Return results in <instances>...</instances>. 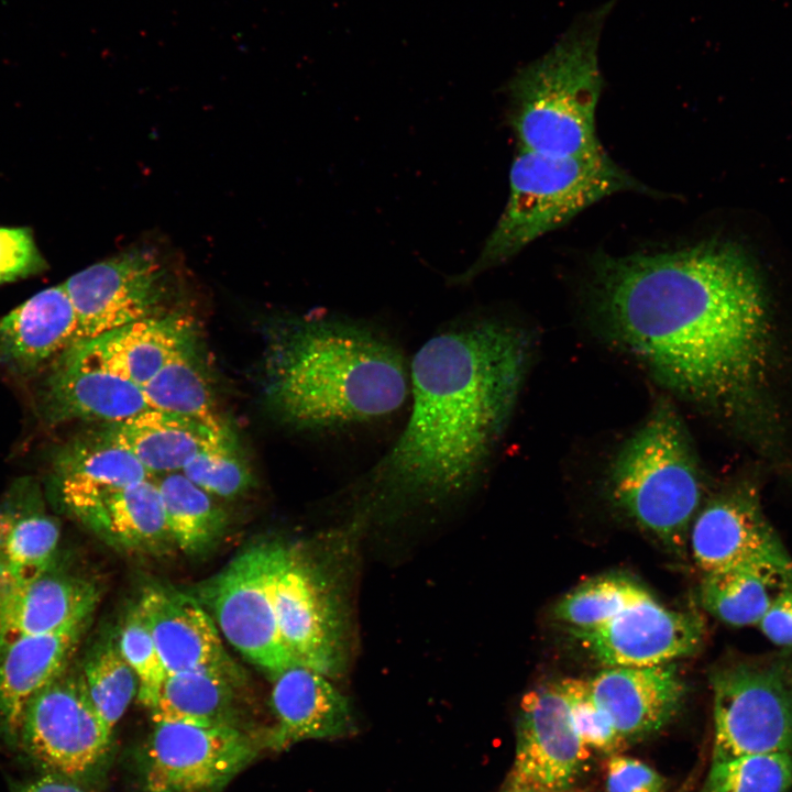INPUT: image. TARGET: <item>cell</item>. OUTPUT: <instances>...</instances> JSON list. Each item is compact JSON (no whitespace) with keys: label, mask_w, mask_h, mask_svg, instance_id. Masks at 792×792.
Segmentation results:
<instances>
[{"label":"cell","mask_w":792,"mask_h":792,"mask_svg":"<svg viewBox=\"0 0 792 792\" xmlns=\"http://www.w3.org/2000/svg\"><path fill=\"white\" fill-rule=\"evenodd\" d=\"M78 519L122 551L158 556L176 547L152 477L116 491Z\"/></svg>","instance_id":"cell-25"},{"label":"cell","mask_w":792,"mask_h":792,"mask_svg":"<svg viewBox=\"0 0 792 792\" xmlns=\"http://www.w3.org/2000/svg\"><path fill=\"white\" fill-rule=\"evenodd\" d=\"M559 685L583 744L601 754H618L627 741L594 701L587 681L568 678L559 681Z\"/></svg>","instance_id":"cell-37"},{"label":"cell","mask_w":792,"mask_h":792,"mask_svg":"<svg viewBox=\"0 0 792 792\" xmlns=\"http://www.w3.org/2000/svg\"><path fill=\"white\" fill-rule=\"evenodd\" d=\"M14 792H87L73 779L56 773L45 774L16 785Z\"/></svg>","instance_id":"cell-41"},{"label":"cell","mask_w":792,"mask_h":792,"mask_svg":"<svg viewBox=\"0 0 792 792\" xmlns=\"http://www.w3.org/2000/svg\"><path fill=\"white\" fill-rule=\"evenodd\" d=\"M696 565L711 573L755 566L780 576L792 587V559L748 490H734L708 502L689 534Z\"/></svg>","instance_id":"cell-13"},{"label":"cell","mask_w":792,"mask_h":792,"mask_svg":"<svg viewBox=\"0 0 792 792\" xmlns=\"http://www.w3.org/2000/svg\"><path fill=\"white\" fill-rule=\"evenodd\" d=\"M161 475L155 483L176 547L189 556L208 553L224 534L227 514L182 472Z\"/></svg>","instance_id":"cell-29"},{"label":"cell","mask_w":792,"mask_h":792,"mask_svg":"<svg viewBox=\"0 0 792 792\" xmlns=\"http://www.w3.org/2000/svg\"><path fill=\"white\" fill-rule=\"evenodd\" d=\"M613 504L674 551L701 508L703 477L675 408L660 400L620 446L606 474Z\"/></svg>","instance_id":"cell-6"},{"label":"cell","mask_w":792,"mask_h":792,"mask_svg":"<svg viewBox=\"0 0 792 792\" xmlns=\"http://www.w3.org/2000/svg\"><path fill=\"white\" fill-rule=\"evenodd\" d=\"M758 625L773 644L792 647V588H782L773 597Z\"/></svg>","instance_id":"cell-40"},{"label":"cell","mask_w":792,"mask_h":792,"mask_svg":"<svg viewBox=\"0 0 792 792\" xmlns=\"http://www.w3.org/2000/svg\"><path fill=\"white\" fill-rule=\"evenodd\" d=\"M517 326L470 317L430 337L409 363L410 411L400 435L364 476L371 507L433 505L482 476L528 370Z\"/></svg>","instance_id":"cell-2"},{"label":"cell","mask_w":792,"mask_h":792,"mask_svg":"<svg viewBox=\"0 0 792 792\" xmlns=\"http://www.w3.org/2000/svg\"><path fill=\"white\" fill-rule=\"evenodd\" d=\"M61 531L34 494L0 504V578L33 576L56 568Z\"/></svg>","instance_id":"cell-28"},{"label":"cell","mask_w":792,"mask_h":792,"mask_svg":"<svg viewBox=\"0 0 792 792\" xmlns=\"http://www.w3.org/2000/svg\"><path fill=\"white\" fill-rule=\"evenodd\" d=\"M777 586L790 587L770 571L734 566L704 573L700 598L703 607L725 624L737 627L758 625L776 596L771 591Z\"/></svg>","instance_id":"cell-31"},{"label":"cell","mask_w":792,"mask_h":792,"mask_svg":"<svg viewBox=\"0 0 792 792\" xmlns=\"http://www.w3.org/2000/svg\"><path fill=\"white\" fill-rule=\"evenodd\" d=\"M632 190L650 193L606 152L561 157L518 148L510 167L504 211L476 260L452 276L450 284H469L593 204Z\"/></svg>","instance_id":"cell-5"},{"label":"cell","mask_w":792,"mask_h":792,"mask_svg":"<svg viewBox=\"0 0 792 792\" xmlns=\"http://www.w3.org/2000/svg\"><path fill=\"white\" fill-rule=\"evenodd\" d=\"M142 389L151 408L223 427L190 333Z\"/></svg>","instance_id":"cell-30"},{"label":"cell","mask_w":792,"mask_h":792,"mask_svg":"<svg viewBox=\"0 0 792 792\" xmlns=\"http://www.w3.org/2000/svg\"><path fill=\"white\" fill-rule=\"evenodd\" d=\"M570 632L604 667H648L694 653L704 623L697 614L669 609L651 597L598 627Z\"/></svg>","instance_id":"cell-15"},{"label":"cell","mask_w":792,"mask_h":792,"mask_svg":"<svg viewBox=\"0 0 792 792\" xmlns=\"http://www.w3.org/2000/svg\"><path fill=\"white\" fill-rule=\"evenodd\" d=\"M596 704L627 743L662 729L679 712L685 685L675 666L605 667L587 681Z\"/></svg>","instance_id":"cell-17"},{"label":"cell","mask_w":792,"mask_h":792,"mask_svg":"<svg viewBox=\"0 0 792 792\" xmlns=\"http://www.w3.org/2000/svg\"><path fill=\"white\" fill-rule=\"evenodd\" d=\"M288 326L273 348L266 388L283 422L312 431L360 426L408 399L409 363L378 329L329 315Z\"/></svg>","instance_id":"cell-3"},{"label":"cell","mask_w":792,"mask_h":792,"mask_svg":"<svg viewBox=\"0 0 792 792\" xmlns=\"http://www.w3.org/2000/svg\"><path fill=\"white\" fill-rule=\"evenodd\" d=\"M136 604L167 673L232 663L213 619L194 595L148 585Z\"/></svg>","instance_id":"cell-20"},{"label":"cell","mask_w":792,"mask_h":792,"mask_svg":"<svg viewBox=\"0 0 792 792\" xmlns=\"http://www.w3.org/2000/svg\"><path fill=\"white\" fill-rule=\"evenodd\" d=\"M271 705L276 724L267 746L282 750L310 739H338L356 727L349 698L326 674L295 663L273 676Z\"/></svg>","instance_id":"cell-19"},{"label":"cell","mask_w":792,"mask_h":792,"mask_svg":"<svg viewBox=\"0 0 792 792\" xmlns=\"http://www.w3.org/2000/svg\"><path fill=\"white\" fill-rule=\"evenodd\" d=\"M96 585L56 568L26 578H0V653L13 641L87 623Z\"/></svg>","instance_id":"cell-18"},{"label":"cell","mask_w":792,"mask_h":792,"mask_svg":"<svg viewBox=\"0 0 792 792\" xmlns=\"http://www.w3.org/2000/svg\"><path fill=\"white\" fill-rule=\"evenodd\" d=\"M606 792H666L667 781L656 769L636 758L609 756Z\"/></svg>","instance_id":"cell-39"},{"label":"cell","mask_w":792,"mask_h":792,"mask_svg":"<svg viewBox=\"0 0 792 792\" xmlns=\"http://www.w3.org/2000/svg\"><path fill=\"white\" fill-rule=\"evenodd\" d=\"M52 366L43 404L53 421L118 424L151 408L143 389L107 367L85 341L72 345Z\"/></svg>","instance_id":"cell-16"},{"label":"cell","mask_w":792,"mask_h":792,"mask_svg":"<svg viewBox=\"0 0 792 792\" xmlns=\"http://www.w3.org/2000/svg\"><path fill=\"white\" fill-rule=\"evenodd\" d=\"M238 678L232 663L167 673L148 708L151 717L155 724H233Z\"/></svg>","instance_id":"cell-26"},{"label":"cell","mask_w":792,"mask_h":792,"mask_svg":"<svg viewBox=\"0 0 792 792\" xmlns=\"http://www.w3.org/2000/svg\"><path fill=\"white\" fill-rule=\"evenodd\" d=\"M108 431L152 475L180 472L199 452L231 439L224 426L154 408L113 424Z\"/></svg>","instance_id":"cell-24"},{"label":"cell","mask_w":792,"mask_h":792,"mask_svg":"<svg viewBox=\"0 0 792 792\" xmlns=\"http://www.w3.org/2000/svg\"><path fill=\"white\" fill-rule=\"evenodd\" d=\"M211 496L237 497L253 485V476L232 439L194 457L180 471Z\"/></svg>","instance_id":"cell-35"},{"label":"cell","mask_w":792,"mask_h":792,"mask_svg":"<svg viewBox=\"0 0 792 792\" xmlns=\"http://www.w3.org/2000/svg\"><path fill=\"white\" fill-rule=\"evenodd\" d=\"M651 597L645 587L626 576H597L566 593L556 604L553 615L570 629H592Z\"/></svg>","instance_id":"cell-32"},{"label":"cell","mask_w":792,"mask_h":792,"mask_svg":"<svg viewBox=\"0 0 792 792\" xmlns=\"http://www.w3.org/2000/svg\"><path fill=\"white\" fill-rule=\"evenodd\" d=\"M85 625L22 637L0 653V734L4 738L18 741L28 704L67 669Z\"/></svg>","instance_id":"cell-23"},{"label":"cell","mask_w":792,"mask_h":792,"mask_svg":"<svg viewBox=\"0 0 792 792\" xmlns=\"http://www.w3.org/2000/svg\"><path fill=\"white\" fill-rule=\"evenodd\" d=\"M96 711L113 730L139 690V681L120 652L118 641L105 638L87 653L80 671Z\"/></svg>","instance_id":"cell-33"},{"label":"cell","mask_w":792,"mask_h":792,"mask_svg":"<svg viewBox=\"0 0 792 792\" xmlns=\"http://www.w3.org/2000/svg\"><path fill=\"white\" fill-rule=\"evenodd\" d=\"M330 546L318 553L288 548L276 581L275 609L294 662L333 680L349 662L351 624L343 556Z\"/></svg>","instance_id":"cell-7"},{"label":"cell","mask_w":792,"mask_h":792,"mask_svg":"<svg viewBox=\"0 0 792 792\" xmlns=\"http://www.w3.org/2000/svg\"><path fill=\"white\" fill-rule=\"evenodd\" d=\"M588 293L605 333L684 399L727 405L762 369L760 285L746 256L728 243L600 254Z\"/></svg>","instance_id":"cell-1"},{"label":"cell","mask_w":792,"mask_h":792,"mask_svg":"<svg viewBox=\"0 0 792 792\" xmlns=\"http://www.w3.org/2000/svg\"><path fill=\"white\" fill-rule=\"evenodd\" d=\"M44 267L29 229L0 227V284L40 273Z\"/></svg>","instance_id":"cell-38"},{"label":"cell","mask_w":792,"mask_h":792,"mask_svg":"<svg viewBox=\"0 0 792 792\" xmlns=\"http://www.w3.org/2000/svg\"><path fill=\"white\" fill-rule=\"evenodd\" d=\"M170 271L153 249L135 246L74 274L64 286L78 320V342L160 316Z\"/></svg>","instance_id":"cell-11"},{"label":"cell","mask_w":792,"mask_h":792,"mask_svg":"<svg viewBox=\"0 0 792 792\" xmlns=\"http://www.w3.org/2000/svg\"><path fill=\"white\" fill-rule=\"evenodd\" d=\"M77 342L78 320L64 284L38 292L0 318V362L18 373L52 365Z\"/></svg>","instance_id":"cell-21"},{"label":"cell","mask_w":792,"mask_h":792,"mask_svg":"<svg viewBox=\"0 0 792 792\" xmlns=\"http://www.w3.org/2000/svg\"><path fill=\"white\" fill-rule=\"evenodd\" d=\"M616 2L584 12L546 54L513 76L507 90L518 148L561 157L605 152L595 121L603 88L598 47Z\"/></svg>","instance_id":"cell-4"},{"label":"cell","mask_w":792,"mask_h":792,"mask_svg":"<svg viewBox=\"0 0 792 792\" xmlns=\"http://www.w3.org/2000/svg\"><path fill=\"white\" fill-rule=\"evenodd\" d=\"M188 333L183 319L155 316L85 342L107 367L142 388Z\"/></svg>","instance_id":"cell-27"},{"label":"cell","mask_w":792,"mask_h":792,"mask_svg":"<svg viewBox=\"0 0 792 792\" xmlns=\"http://www.w3.org/2000/svg\"><path fill=\"white\" fill-rule=\"evenodd\" d=\"M288 548L277 541L249 546L205 581L195 596L228 642L273 676L295 664L275 609L276 581Z\"/></svg>","instance_id":"cell-8"},{"label":"cell","mask_w":792,"mask_h":792,"mask_svg":"<svg viewBox=\"0 0 792 792\" xmlns=\"http://www.w3.org/2000/svg\"><path fill=\"white\" fill-rule=\"evenodd\" d=\"M588 748L580 738L559 682L528 691L521 698L516 749L507 780L549 792H571Z\"/></svg>","instance_id":"cell-14"},{"label":"cell","mask_w":792,"mask_h":792,"mask_svg":"<svg viewBox=\"0 0 792 792\" xmlns=\"http://www.w3.org/2000/svg\"><path fill=\"white\" fill-rule=\"evenodd\" d=\"M234 724L156 723L145 746L147 792H220L256 756Z\"/></svg>","instance_id":"cell-12"},{"label":"cell","mask_w":792,"mask_h":792,"mask_svg":"<svg viewBox=\"0 0 792 792\" xmlns=\"http://www.w3.org/2000/svg\"><path fill=\"white\" fill-rule=\"evenodd\" d=\"M117 641L121 654L138 678L139 701L150 708L167 671L138 604L127 613Z\"/></svg>","instance_id":"cell-36"},{"label":"cell","mask_w":792,"mask_h":792,"mask_svg":"<svg viewBox=\"0 0 792 792\" xmlns=\"http://www.w3.org/2000/svg\"><path fill=\"white\" fill-rule=\"evenodd\" d=\"M712 762L792 754V678L779 662L740 661L713 671Z\"/></svg>","instance_id":"cell-9"},{"label":"cell","mask_w":792,"mask_h":792,"mask_svg":"<svg viewBox=\"0 0 792 792\" xmlns=\"http://www.w3.org/2000/svg\"><path fill=\"white\" fill-rule=\"evenodd\" d=\"M792 754L749 755L712 762L700 792H789Z\"/></svg>","instance_id":"cell-34"},{"label":"cell","mask_w":792,"mask_h":792,"mask_svg":"<svg viewBox=\"0 0 792 792\" xmlns=\"http://www.w3.org/2000/svg\"><path fill=\"white\" fill-rule=\"evenodd\" d=\"M501 792H549L506 780Z\"/></svg>","instance_id":"cell-42"},{"label":"cell","mask_w":792,"mask_h":792,"mask_svg":"<svg viewBox=\"0 0 792 792\" xmlns=\"http://www.w3.org/2000/svg\"><path fill=\"white\" fill-rule=\"evenodd\" d=\"M66 670L30 701L18 743L46 772L77 781L102 763L112 730L92 705L80 672Z\"/></svg>","instance_id":"cell-10"},{"label":"cell","mask_w":792,"mask_h":792,"mask_svg":"<svg viewBox=\"0 0 792 792\" xmlns=\"http://www.w3.org/2000/svg\"><path fill=\"white\" fill-rule=\"evenodd\" d=\"M53 472L62 503L77 519L116 491L153 477L108 430L64 447Z\"/></svg>","instance_id":"cell-22"}]
</instances>
